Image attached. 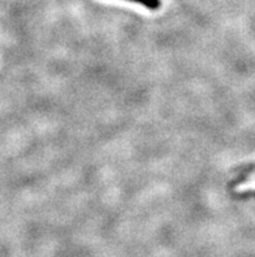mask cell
Masks as SVG:
<instances>
[{"label": "cell", "mask_w": 255, "mask_h": 257, "mask_svg": "<svg viewBox=\"0 0 255 257\" xmlns=\"http://www.w3.org/2000/svg\"><path fill=\"white\" fill-rule=\"evenodd\" d=\"M129 2L142 4L143 7L147 8V10H151V11L159 10L160 6H162V0H129Z\"/></svg>", "instance_id": "6da1fadb"}]
</instances>
